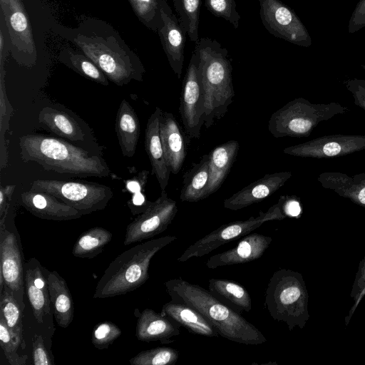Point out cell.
<instances>
[{
  "label": "cell",
  "instance_id": "cell-1",
  "mask_svg": "<svg viewBox=\"0 0 365 365\" xmlns=\"http://www.w3.org/2000/svg\"><path fill=\"white\" fill-rule=\"evenodd\" d=\"M165 286L172 301L187 304L199 312L219 336L246 345H259L267 341L259 329L210 290L182 277L170 279L165 282Z\"/></svg>",
  "mask_w": 365,
  "mask_h": 365
},
{
  "label": "cell",
  "instance_id": "cell-2",
  "mask_svg": "<svg viewBox=\"0 0 365 365\" xmlns=\"http://www.w3.org/2000/svg\"><path fill=\"white\" fill-rule=\"evenodd\" d=\"M99 27L91 26L83 21L74 31L71 38L82 53L88 56L117 86L128 84L131 81H143L145 72L138 57L110 27L108 34Z\"/></svg>",
  "mask_w": 365,
  "mask_h": 365
},
{
  "label": "cell",
  "instance_id": "cell-3",
  "mask_svg": "<svg viewBox=\"0 0 365 365\" xmlns=\"http://www.w3.org/2000/svg\"><path fill=\"white\" fill-rule=\"evenodd\" d=\"M20 156L25 163L34 162L44 170L80 177H106L110 173L103 158L67 141L41 134L19 138Z\"/></svg>",
  "mask_w": 365,
  "mask_h": 365
},
{
  "label": "cell",
  "instance_id": "cell-4",
  "mask_svg": "<svg viewBox=\"0 0 365 365\" xmlns=\"http://www.w3.org/2000/svg\"><path fill=\"white\" fill-rule=\"evenodd\" d=\"M194 51L205 91L204 125L209 128L225 115L233 101L232 66L227 50L215 39L199 38Z\"/></svg>",
  "mask_w": 365,
  "mask_h": 365
},
{
  "label": "cell",
  "instance_id": "cell-5",
  "mask_svg": "<svg viewBox=\"0 0 365 365\" xmlns=\"http://www.w3.org/2000/svg\"><path fill=\"white\" fill-rule=\"evenodd\" d=\"M176 240L175 236L166 235L148 240L121 253L105 270L97 283L93 298L123 295L142 286L149 278L152 258Z\"/></svg>",
  "mask_w": 365,
  "mask_h": 365
},
{
  "label": "cell",
  "instance_id": "cell-6",
  "mask_svg": "<svg viewBox=\"0 0 365 365\" xmlns=\"http://www.w3.org/2000/svg\"><path fill=\"white\" fill-rule=\"evenodd\" d=\"M308 302L302 274L284 268L274 272L264 295V307L274 320L285 322L289 331L303 329L309 319Z\"/></svg>",
  "mask_w": 365,
  "mask_h": 365
},
{
  "label": "cell",
  "instance_id": "cell-7",
  "mask_svg": "<svg viewBox=\"0 0 365 365\" xmlns=\"http://www.w3.org/2000/svg\"><path fill=\"white\" fill-rule=\"evenodd\" d=\"M349 110L347 107L336 102L312 103L305 98H297L272 113L268 130L275 138L308 137L322 121Z\"/></svg>",
  "mask_w": 365,
  "mask_h": 365
},
{
  "label": "cell",
  "instance_id": "cell-8",
  "mask_svg": "<svg viewBox=\"0 0 365 365\" xmlns=\"http://www.w3.org/2000/svg\"><path fill=\"white\" fill-rule=\"evenodd\" d=\"M30 189L54 195L82 215L103 210L113 196L110 187L85 181L38 179Z\"/></svg>",
  "mask_w": 365,
  "mask_h": 365
},
{
  "label": "cell",
  "instance_id": "cell-9",
  "mask_svg": "<svg viewBox=\"0 0 365 365\" xmlns=\"http://www.w3.org/2000/svg\"><path fill=\"white\" fill-rule=\"evenodd\" d=\"M285 217L280 197L278 202L265 212H260L258 216H252L245 220L224 224L197 240L183 252L178 261L185 262L190 258L206 255L219 247L250 233L267 221L281 220Z\"/></svg>",
  "mask_w": 365,
  "mask_h": 365
},
{
  "label": "cell",
  "instance_id": "cell-10",
  "mask_svg": "<svg viewBox=\"0 0 365 365\" xmlns=\"http://www.w3.org/2000/svg\"><path fill=\"white\" fill-rule=\"evenodd\" d=\"M205 91L199 71V56L193 51L184 76L179 113L187 135L198 139L204 125Z\"/></svg>",
  "mask_w": 365,
  "mask_h": 365
},
{
  "label": "cell",
  "instance_id": "cell-11",
  "mask_svg": "<svg viewBox=\"0 0 365 365\" xmlns=\"http://www.w3.org/2000/svg\"><path fill=\"white\" fill-rule=\"evenodd\" d=\"M263 26L275 37L303 47L312 44L311 36L295 12L280 0H259Z\"/></svg>",
  "mask_w": 365,
  "mask_h": 365
},
{
  "label": "cell",
  "instance_id": "cell-12",
  "mask_svg": "<svg viewBox=\"0 0 365 365\" xmlns=\"http://www.w3.org/2000/svg\"><path fill=\"white\" fill-rule=\"evenodd\" d=\"M177 212L176 202L169 197L165 190L161 191L158 198L128 225L123 244L129 245L142 242L163 232Z\"/></svg>",
  "mask_w": 365,
  "mask_h": 365
},
{
  "label": "cell",
  "instance_id": "cell-13",
  "mask_svg": "<svg viewBox=\"0 0 365 365\" xmlns=\"http://www.w3.org/2000/svg\"><path fill=\"white\" fill-rule=\"evenodd\" d=\"M14 57L20 63L32 66L36 61V48L29 21L20 0H1Z\"/></svg>",
  "mask_w": 365,
  "mask_h": 365
},
{
  "label": "cell",
  "instance_id": "cell-14",
  "mask_svg": "<svg viewBox=\"0 0 365 365\" xmlns=\"http://www.w3.org/2000/svg\"><path fill=\"white\" fill-rule=\"evenodd\" d=\"M365 149L364 135L334 134L285 148L287 155L314 158L342 157Z\"/></svg>",
  "mask_w": 365,
  "mask_h": 365
},
{
  "label": "cell",
  "instance_id": "cell-15",
  "mask_svg": "<svg viewBox=\"0 0 365 365\" xmlns=\"http://www.w3.org/2000/svg\"><path fill=\"white\" fill-rule=\"evenodd\" d=\"M0 293L6 286L24 309L22 255L15 235L6 229L0 232Z\"/></svg>",
  "mask_w": 365,
  "mask_h": 365
},
{
  "label": "cell",
  "instance_id": "cell-16",
  "mask_svg": "<svg viewBox=\"0 0 365 365\" xmlns=\"http://www.w3.org/2000/svg\"><path fill=\"white\" fill-rule=\"evenodd\" d=\"M162 24L158 30L163 48L169 64L178 78H180L184 63V49L187 34L180 24L166 0H161Z\"/></svg>",
  "mask_w": 365,
  "mask_h": 365
},
{
  "label": "cell",
  "instance_id": "cell-17",
  "mask_svg": "<svg viewBox=\"0 0 365 365\" xmlns=\"http://www.w3.org/2000/svg\"><path fill=\"white\" fill-rule=\"evenodd\" d=\"M272 238L259 233L245 235L232 249L211 256L206 262L210 269L243 264L260 258L270 245Z\"/></svg>",
  "mask_w": 365,
  "mask_h": 365
},
{
  "label": "cell",
  "instance_id": "cell-18",
  "mask_svg": "<svg viewBox=\"0 0 365 365\" xmlns=\"http://www.w3.org/2000/svg\"><path fill=\"white\" fill-rule=\"evenodd\" d=\"M20 200L26 210L41 219L63 221L82 216L77 210L46 192L29 189L21 193Z\"/></svg>",
  "mask_w": 365,
  "mask_h": 365
},
{
  "label": "cell",
  "instance_id": "cell-19",
  "mask_svg": "<svg viewBox=\"0 0 365 365\" xmlns=\"http://www.w3.org/2000/svg\"><path fill=\"white\" fill-rule=\"evenodd\" d=\"M292 177L290 172L267 174L224 200V207L239 210L269 197Z\"/></svg>",
  "mask_w": 365,
  "mask_h": 365
},
{
  "label": "cell",
  "instance_id": "cell-20",
  "mask_svg": "<svg viewBox=\"0 0 365 365\" xmlns=\"http://www.w3.org/2000/svg\"><path fill=\"white\" fill-rule=\"evenodd\" d=\"M160 135L166 163L172 174H178L187 155L186 141L173 113L163 111L160 119Z\"/></svg>",
  "mask_w": 365,
  "mask_h": 365
},
{
  "label": "cell",
  "instance_id": "cell-21",
  "mask_svg": "<svg viewBox=\"0 0 365 365\" xmlns=\"http://www.w3.org/2000/svg\"><path fill=\"white\" fill-rule=\"evenodd\" d=\"M180 325L168 316L146 308L138 316L135 336L141 341L171 343L180 334Z\"/></svg>",
  "mask_w": 365,
  "mask_h": 365
},
{
  "label": "cell",
  "instance_id": "cell-22",
  "mask_svg": "<svg viewBox=\"0 0 365 365\" xmlns=\"http://www.w3.org/2000/svg\"><path fill=\"white\" fill-rule=\"evenodd\" d=\"M163 110L156 107L149 117L145 132V148L161 191H164L169 182L170 170L166 163L160 135V119Z\"/></svg>",
  "mask_w": 365,
  "mask_h": 365
},
{
  "label": "cell",
  "instance_id": "cell-23",
  "mask_svg": "<svg viewBox=\"0 0 365 365\" xmlns=\"http://www.w3.org/2000/svg\"><path fill=\"white\" fill-rule=\"evenodd\" d=\"M25 287L36 320L42 324L43 317L51 312V299L47 276L38 262L32 258L26 265Z\"/></svg>",
  "mask_w": 365,
  "mask_h": 365
},
{
  "label": "cell",
  "instance_id": "cell-24",
  "mask_svg": "<svg viewBox=\"0 0 365 365\" xmlns=\"http://www.w3.org/2000/svg\"><path fill=\"white\" fill-rule=\"evenodd\" d=\"M239 148L237 140H230L210 153L209 178L202 200L215 192L225 182L237 158Z\"/></svg>",
  "mask_w": 365,
  "mask_h": 365
},
{
  "label": "cell",
  "instance_id": "cell-25",
  "mask_svg": "<svg viewBox=\"0 0 365 365\" xmlns=\"http://www.w3.org/2000/svg\"><path fill=\"white\" fill-rule=\"evenodd\" d=\"M317 180L324 188L365 207V173L350 176L339 172H324L318 176Z\"/></svg>",
  "mask_w": 365,
  "mask_h": 365
},
{
  "label": "cell",
  "instance_id": "cell-26",
  "mask_svg": "<svg viewBox=\"0 0 365 365\" xmlns=\"http://www.w3.org/2000/svg\"><path fill=\"white\" fill-rule=\"evenodd\" d=\"M115 130L124 157L134 155L140 133L138 117L130 104L123 99L118 107Z\"/></svg>",
  "mask_w": 365,
  "mask_h": 365
},
{
  "label": "cell",
  "instance_id": "cell-27",
  "mask_svg": "<svg viewBox=\"0 0 365 365\" xmlns=\"http://www.w3.org/2000/svg\"><path fill=\"white\" fill-rule=\"evenodd\" d=\"M160 313L190 333L208 337L219 336L216 329L199 312L187 304L171 300L163 306Z\"/></svg>",
  "mask_w": 365,
  "mask_h": 365
},
{
  "label": "cell",
  "instance_id": "cell-28",
  "mask_svg": "<svg viewBox=\"0 0 365 365\" xmlns=\"http://www.w3.org/2000/svg\"><path fill=\"white\" fill-rule=\"evenodd\" d=\"M38 123L43 129L72 141L85 139V133L79 123L68 113L51 106H45L38 113Z\"/></svg>",
  "mask_w": 365,
  "mask_h": 365
},
{
  "label": "cell",
  "instance_id": "cell-29",
  "mask_svg": "<svg viewBox=\"0 0 365 365\" xmlns=\"http://www.w3.org/2000/svg\"><path fill=\"white\" fill-rule=\"evenodd\" d=\"M47 280L55 319L59 327L66 328L74 317L73 302L68 284L56 271L48 272Z\"/></svg>",
  "mask_w": 365,
  "mask_h": 365
},
{
  "label": "cell",
  "instance_id": "cell-30",
  "mask_svg": "<svg viewBox=\"0 0 365 365\" xmlns=\"http://www.w3.org/2000/svg\"><path fill=\"white\" fill-rule=\"evenodd\" d=\"M209 154L204 155L198 163L183 174L182 187L180 194L182 202H196L202 200L209 178Z\"/></svg>",
  "mask_w": 365,
  "mask_h": 365
},
{
  "label": "cell",
  "instance_id": "cell-31",
  "mask_svg": "<svg viewBox=\"0 0 365 365\" xmlns=\"http://www.w3.org/2000/svg\"><path fill=\"white\" fill-rule=\"evenodd\" d=\"M208 289L234 309L250 312L252 299L248 291L240 284L230 279H210Z\"/></svg>",
  "mask_w": 365,
  "mask_h": 365
},
{
  "label": "cell",
  "instance_id": "cell-32",
  "mask_svg": "<svg viewBox=\"0 0 365 365\" xmlns=\"http://www.w3.org/2000/svg\"><path fill=\"white\" fill-rule=\"evenodd\" d=\"M24 309L9 289L4 285L0 294V312L11 331L15 344L24 348L23 314Z\"/></svg>",
  "mask_w": 365,
  "mask_h": 365
},
{
  "label": "cell",
  "instance_id": "cell-33",
  "mask_svg": "<svg viewBox=\"0 0 365 365\" xmlns=\"http://www.w3.org/2000/svg\"><path fill=\"white\" fill-rule=\"evenodd\" d=\"M112 233L101 227L90 228L77 239L72 254L80 258H94L110 242Z\"/></svg>",
  "mask_w": 365,
  "mask_h": 365
},
{
  "label": "cell",
  "instance_id": "cell-34",
  "mask_svg": "<svg viewBox=\"0 0 365 365\" xmlns=\"http://www.w3.org/2000/svg\"><path fill=\"white\" fill-rule=\"evenodd\" d=\"M59 59L84 77L103 86L108 85V79L104 73L84 53L66 48L61 51Z\"/></svg>",
  "mask_w": 365,
  "mask_h": 365
},
{
  "label": "cell",
  "instance_id": "cell-35",
  "mask_svg": "<svg viewBox=\"0 0 365 365\" xmlns=\"http://www.w3.org/2000/svg\"><path fill=\"white\" fill-rule=\"evenodd\" d=\"M180 24L190 39L197 41L201 0H173Z\"/></svg>",
  "mask_w": 365,
  "mask_h": 365
},
{
  "label": "cell",
  "instance_id": "cell-36",
  "mask_svg": "<svg viewBox=\"0 0 365 365\" xmlns=\"http://www.w3.org/2000/svg\"><path fill=\"white\" fill-rule=\"evenodd\" d=\"M179 358V352L168 346L144 350L129 359L132 365H173Z\"/></svg>",
  "mask_w": 365,
  "mask_h": 365
},
{
  "label": "cell",
  "instance_id": "cell-37",
  "mask_svg": "<svg viewBox=\"0 0 365 365\" xmlns=\"http://www.w3.org/2000/svg\"><path fill=\"white\" fill-rule=\"evenodd\" d=\"M4 66L1 67V81H0V145H1V158L0 168L3 169L7 165L8 154L6 143L5 140V134L9 129V120L13 114V107L9 101L6 85L4 81Z\"/></svg>",
  "mask_w": 365,
  "mask_h": 365
},
{
  "label": "cell",
  "instance_id": "cell-38",
  "mask_svg": "<svg viewBox=\"0 0 365 365\" xmlns=\"http://www.w3.org/2000/svg\"><path fill=\"white\" fill-rule=\"evenodd\" d=\"M141 23L150 30L158 32L162 24L161 0H128Z\"/></svg>",
  "mask_w": 365,
  "mask_h": 365
},
{
  "label": "cell",
  "instance_id": "cell-39",
  "mask_svg": "<svg viewBox=\"0 0 365 365\" xmlns=\"http://www.w3.org/2000/svg\"><path fill=\"white\" fill-rule=\"evenodd\" d=\"M122 334L121 329L114 323L105 321L97 324L93 329L91 342L98 349H106Z\"/></svg>",
  "mask_w": 365,
  "mask_h": 365
},
{
  "label": "cell",
  "instance_id": "cell-40",
  "mask_svg": "<svg viewBox=\"0 0 365 365\" xmlns=\"http://www.w3.org/2000/svg\"><path fill=\"white\" fill-rule=\"evenodd\" d=\"M205 6L212 15L229 21L235 29L239 27L241 16L235 0H205Z\"/></svg>",
  "mask_w": 365,
  "mask_h": 365
},
{
  "label": "cell",
  "instance_id": "cell-41",
  "mask_svg": "<svg viewBox=\"0 0 365 365\" xmlns=\"http://www.w3.org/2000/svg\"><path fill=\"white\" fill-rule=\"evenodd\" d=\"M0 344L7 361L11 365H24L26 363L27 355L19 356L12 334L9 331L2 314L0 312Z\"/></svg>",
  "mask_w": 365,
  "mask_h": 365
},
{
  "label": "cell",
  "instance_id": "cell-42",
  "mask_svg": "<svg viewBox=\"0 0 365 365\" xmlns=\"http://www.w3.org/2000/svg\"><path fill=\"white\" fill-rule=\"evenodd\" d=\"M365 296V255L360 261L358 271L356 274L352 285L350 297L354 304L351 307L347 316L345 317V324L348 325L359 302Z\"/></svg>",
  "mask_w": 365,
  "mask_h": 365
},
{
  "label": "cell",
  "instance_id": "cell-43",
  "mask_svg": "<svg viewBox=\"0 0 365 365\" xmlns=\"http://www.w3.org/2000/svg\"><path fill=\"white\" fill-rule=\"evenodd\" d=\"M32 359L35 365H53L52 353L47 349L41 335L35 334L32 340Z\"/></svg>",
  "mask_w": 365,
  "mask_h": 365
},
{
  "label": "cell",
  "instance_id": "cell-44",
  "mask_svg": "<svg viewBox=\"0 0 365 365\" xmlns=\"http://www.w3.org/2000/svg\"><path fill=\"white\" fill-rule=\"evenodd\" d=\"M344 84L353 96L354 104L365 110V80L349 79Z\"/></svg>",
  "mask_w": 365,
  "mask_h": 365
},
{
  "label": "cell",
  "instance_id": "cell-45",
  "mask_svg": "<svg viewBox=\"0 0 365 365\" xmlns=\"http://www.w3.org/2000/svg\"><path fill=\"white\" fill-rule=\"evenodd\" d=\"M365 26V0H359L348 24L349 34H354Z\"/></svg>",
  "mask_w": 365,
  "mask_h": 365
},
{
  "label": "cell",
  "instance_id": "cell-46",
  "mask_svg": "<svg viewBox=\"0 0 365 365\" xmlns=\"http://www.w3.org/2000/svg\"><path fill=\"white\" fill-rule=\"evenodd\" d=\"M281 198L286 217H299L302 214V207L299 199L296 196H281Z\"/></svg>",
  "mask_w": 365,
  "mask_h": 365
},
{
  "label": "cell",
  "instance_id": "cell-47",
  "mask_svg": "<svg viewBox=\"0 0 365 365\" xmlns=\"http://www.w3.org/2000/svg\"><path fill=\"white\" fill-rule=\"evenodd\" d=\"M148 171L143 170L132 179L125 182V187L127 191L135 193L139 191H143L148 176Z\"/></svg>",
  "mask_w": 365,
  "mask_h": 365
},
{
  "label": "cell",
  "instance_id": "cell-48",
  "mask_svg": "<svg viewBox=\"0 0 365 365\" xmlns=\"http://www.w3.org/2000/svg\"><path fill=\"white\" fill-rule=\"evenodd\" d=\"M16 187L15 185L1 186L0 188V217L9 210V202Z\"/></svg>",
  "mask_w": 365,
  "mask_h": 365
},
{
  "label": "cell",
  "instance_id": "cell-49",
  "mask_svg": "<svg viewBox=\"0 0 365 365\" xmlns=\"http://www.w3.org/2000/svg\"><path fill=\"white\" fill-rule=\"evenodd\" d=\"M151 202L147 201L145 195L142 191L133 193L130 200L128 202L130 209L133 212L136 208H142L143 207L146 209Z\"/></svg>",
  "mask_w": 365,
  "mask_h": 365
},
{
  "label": "cell",
  "instance_id": "cell-50",
  "mask_svg": "<svg viewBox=\"0 0 365 365\" xmlns=\"http://www.w3.org/2000/svg\"><path fill=\"white\" fill-rule=\"evenodd\" d=\"M361 66L365 70V65H361Z\"/></svg>",
  "mask_w": 365,
  "mask_h": 365
}]
</instances>
